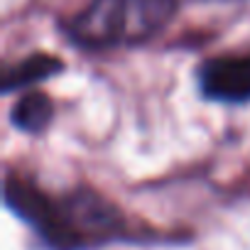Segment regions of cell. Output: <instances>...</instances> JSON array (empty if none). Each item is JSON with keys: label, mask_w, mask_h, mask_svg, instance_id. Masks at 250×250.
Listing matches in <instances>:
<instances>
[{"label": "cell", "mask_w": 250, "mask_h": 250, "mask_svg": "<svg viewBox=\"0 0 250 250\" xmlns=\"http://www.w3.org/2000/svg\"><path fill=\"white\" fill-rule=\"evenodd\" d=\"M5 201L54 250L96 248L125 235V218L118 206L83 187L52 196L10 174L5 179Z\"/></svg>", "instance_id": "obj_1"}, {"label": "cell", "mask_w": 250, "mask_h": 250, "mask_svg": "<svg viewBox=\"0 0 250 250\" xmlns=\"http://www.w3.org/2000/svg\"><path fill=\"white\" fill-rule=\"evenodd\" d=\"M177 8V0H91L64 30L74 44L86 49L133 47L160 35Z\"/></svg>", "instance_id": "obj_2"}, {"label": "cell", "mask_w": 250, "mask_h": 250, "mask_svg": "<svg viewBox=\"0 0 250 250\" xmlns=\"http://www.w3.org/2000/svg\"><path fill=\"white\" fill-rule=\"evenodd\" d=\"M196 79L208 101L245 103L250 101V52L211 57L199 66Z\"/></svg>", "instance_id": "obj_3"}, {"label": "cell", "mask_w": 250, "mask_h": 250, "mask_svg": "<svg viewBox=\"0 0 250 250\" xmlns=\"http://www.w3.org/2000/svg\"><path fill=\"white\" fill-rule=\"evenodd\" d=\"M52 118H54V103L49 101V96H44L40 91H30V93L20 96L10 108L13 125L30 135L44 133L49 128Z\"/></svg>", "instance_id": "obj_4"}, {"label": "cell", "mask_w": 250, "mask_h": 250, "mask_svg": "<svg viewBox=\"0 0 250 250\" xmlns=\"http://www.w3.org/2000/svg\"><path fill=\"white\" fill-rule=\"evenodd\" d=\"M64 64L52 57V54H32L18 64H10L5 69V76H3V93H10L15 88H22V86H30L35 81H42L57 71H62Z\"/></svg>", "instance_id": "obj_5"}]
</instances>
